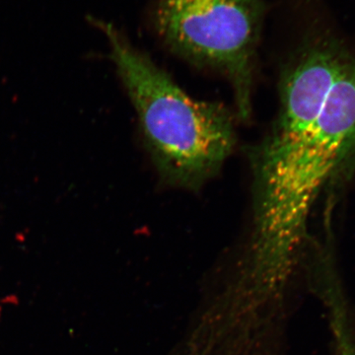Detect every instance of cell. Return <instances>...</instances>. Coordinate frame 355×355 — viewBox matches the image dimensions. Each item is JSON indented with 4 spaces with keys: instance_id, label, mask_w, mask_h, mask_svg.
Returning a JSON list of instances; mask_svg holds the SVG:
<instances>
[{
    "instance_id": "cell-1",
    "label": "cell",
    "mask_w": 355,
    "mask_h": 355,
    "mask_svg": "<svg viewBox=\"0 0 355 355\" xmlns=\"http://www.w3.org/2000/svg\"><path fill=\"white\" fill-rule=\"evenodd\" d=\"M132 100L144 144L166 183L198 190L219 172L236 144L232 114L223 104L187 94L113 25L94 21Z\"/></svg>"
},
{
    "instance_id": "cell-2",
    "label": "cell",
    "mask_w": 355,
    "mask_h": 355,
    "mask_svg": "<svg viewBox=\"0 0 355 355\" xmlns=\"http://www.w3.org/2000/svg\"><path fill=\"white\" fill-rule=\"evenodd\" d=\"M323 111L302 135H266L254 151V216L266 247L287 250L305 230L326 186L355 157V53L350 51Z\"/></svg>"
},
{
    "instance_id": "cell-3",
    "label": "cell",
    "mask_w": 355,
    "mask_h": 355,
    "mask_svg": "<svg viewBox=\"0 0 355 355\" xmlns=\"http://www.w3.org/2000/svg\"><path fill=\"white\" fill-rule=\"evenodd\" d=\"M266 12V0H155L150 18L172 53L227 79L245 121Z\"/></svg>"
},
{
    "instance_id": "cell-4",
    "label": "cell",
    "mask_w": 355,
    "mask_h": 355,
    "mask_svg": "<svg viewBox=\"0 0 355 355\" xmlns=\"http://www.w3.org/2000/svg\"><path fill=\"white\" fill-rule=\"evenodd\" d=\"M340 355H354V354H350V352H343Z\"/></svg>"
}]
</instances>
